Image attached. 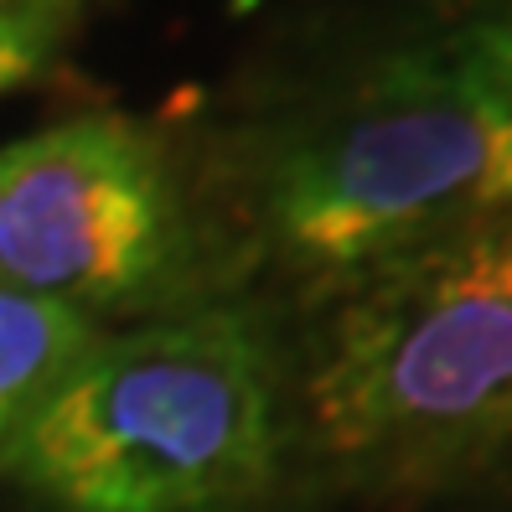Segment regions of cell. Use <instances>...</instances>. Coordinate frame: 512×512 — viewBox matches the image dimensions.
Here are the masks:
<instances>
[{
	"label": "cell",
	"instance_id": "cell-1",
	"mask_svg": "<svg viewBox=\"0 0 512 512\" xmlns=\"http://www.w3.org/2000/svg\"><path fill=\"white\" fill-rule=\"evenodd\" d=\"M223 275L326 306L456 233L512 213V104L445 47L388 52L347 83L233 130L192 166Z\"/></svg>",
	"mask_w": 512,
	"mask_h": 512
},
{
	"label": "cell",
	"instance_id": "cell-2",
	"mask_svg": "<svg viewBox=\"0 0 512 512\" xmlns=\"http://www.w3.org/2000/svg\"><path fill=\"white\" fill-rule=\"evenodd\" d=\"M280 352L238 300L109 326L0 466L37 512H249L290 450Z\"/></svg>",
	"mask_w": 512,
	"mask_h": 512
},
{
	"label": "cell",
	"instance_id": "cell-3",
	"mask_svg": "<svg viewBox=\"0 0 512 512\" xmlns=\"http://www.w3.org/2000/svg\"><path fill=\"white\" fill-rule=\"evenodd\" d=\"M290 399L306 450L347 487H430L507 456L512 213L326 300Z\"/></svg>",
	"mask_w": 512,
	"mask_h": 512
},
{
	"label": "cell",
	"instance_id": "cell-4",
	"mask_svg": "<svg viewBox=\"0 0 512 512\" xmlns=\"http://www.w3.org/2000/svg\"><path fill=\"white\" fill-rule=\"evenodd\" d=\"M0 280L88 321H150L213 300L192 166L119 109H88L0 145Z\"/></svg>",
	"mask_w": 512,
	"mask_h": 512
},
{
	"label": "cell",
	"instance_id": "cell-5",
	"mask_svg": "<svg viewBox=\"0 0 512 512\" xmlns=\"http://www.w3.org/2000/svg\"><path fill=\"white\" fill-rule=\"evenodd\" d=\"M104 331L109 326L88 321L73 306H57V300L0 280V466L11 461L26 425L42 414L57 383Z\"/></svg>",
	"mask_w": 512,
	"mask_h": 512
},
{
	"label": "cell",
	"instance_id": "cell-6",
	"mask_svg": "<svg viewBox=\"0 0 512 512\" xmlns=\"http://www.w3.org/2000/svg\"><path fill=\"white\" fill-rule=\"evenodd\" d=\"M440 47L450 63H461L476 83H487L497 99L512 104V6L456 26Z\"/></svg>",
	"mask_w": 512,
	"mask_h": 512
},
{
	"label": "cell",
	"instance_id": "cell-7",
	"mask_svg": "<svg viewBox=\"0 0 512 512\" xmlns=\"http://www.w3.org/2000/svg\"><path fill=\"white\" fill-rule=\"evenodd\" d=\"M57 21H42V16H16V11H0V94L32 83L47 57L57 47Z\"/></svg>",
	"mask_w": 512,
	"mask_h": 512
},
{
	"label": "cell",
	"instance_id": "cell-8",
	"mask_svg": "<svg viewBox=\"0 0 512 512\" xmlns=\"http://www.w3.org/2000/svg\"><path fill=\"white\" fill-rule=\"evenodd\" d=\"M88 6V0H0V11H16V16H42V21H63L68 11Z\"/></svg>",
	"mask_w": 512,
	"mask_h": 512
}]
</instances>
